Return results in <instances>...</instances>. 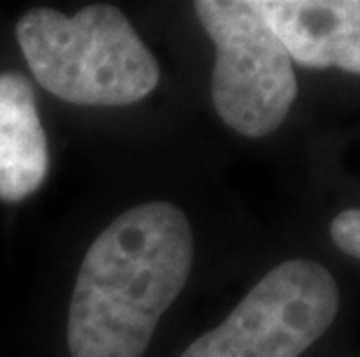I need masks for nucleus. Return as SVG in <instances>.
I'll list each match as a JSON object with an SVG mask.
<instances>
[{
    "label": "nucleus",
    "instance_id": "1",
    "mask_svg": "<svg viewBox=\"0 0 360 357\" xmlns=\"http://www.w3.org/2000/svg\"><path fill=\"white\" fill-rule=\"evenodd\" d=\"M193 230L170 202L128 209L84 255L72 288V357H142L156 325L186 285Z\"/></svg>",
    "mask_w": 360,
    "mask_h": 357
},
{
    "label": "nucleus",
    "instance_id": "2",
    "mask_svg": "<svg viewBox=\"0 0 360 357\" xmlns=\"http://www.w3.org/2000/svg\"><path fill=\"white\" fill-rule=\"evenodd\" d=\"M17 40L35 81L72 105L124 107L160 81L154 54L114 5H91L72 17L37 7L19 19Z\"/></svg>",
    "mask_w": 360,
    "mask_h": 357
},
{
    "label": "nucleus",
    "instance_id": "3",
    "mask_svg": "<svg viewBox=\"0 0 360 357\" xmlns=\"http://www.w3.org/2000/svg\"><path fill=\"white\" fill-rule=\"evenodd\" d=\"M193 7L217 47L212 102L219 119L244 137L272 135L297 97L286 47L254 0H198Z\"/></svg>",
    "mask_w": 360,
    "mask_h": 357
},
{
    "label": "nucleus",
    "instance_id": "4",
    "mask_svg": "<svg viewBox=\"0 0 360 357\" xmlns=\"http://www.w3.org/2000/svg\"><path fill=\"white\" fill-rule=\"evenodd\" d=\"M337 309L330 269L311 260L281 262L181 357H300L330 330Z\"/></svg>",
    "mask_w": 360,
    "mask_h": 357
},
{
    "label": "nucleus",
    "instance_id": "5",
    "mask_svg": "<svg viewBox=\"0 0 360 357\" xmlns=\"http://www.w3.org/2000/svg\"><path fill=\"white\" fill-rule=\"evenodd\" d=\"M293 63L360 74V0H254Z\"/></svg>",
    "mask_w": 360,
    "mask_h": 357
},
{
    "label": "nucleus",
    "instance_id": "6",
    "mask_svg": "<svg viewBox=\"0 0 360 357\" xmlns=\"http://www.w3.org/2000/svg\"><path fill=\"white\" fill-rule=\"evenodd\" d=\"M47 172L49 144L33 86L17 72L0 74V200H26Z\"/></svg>",
    "mask_w": 360,
    "mask_h": 357
},
{
    "label": "nucleus",
    "instance_id": "7",
    "mask_svg": "<svg viewBox=\"0 0 360 357\" xmlns=\"http://www.w3.org/2000/svg\"><path fill=\"white\" fill-rule=\"evenodd\" d=\"M330 237L335 246L360 260V209H344L330 223Z\"/></svg>",
    "mask_w": 360,
    "mask_h": 357
}]
</instances>
